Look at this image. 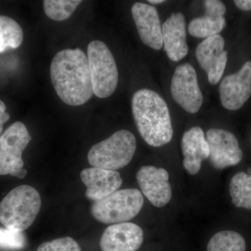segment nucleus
Here are the masks:
<instances>
[{"label":"nucleus","mask_w":251,"mask_h":251,"mask_svg":"<svg viewBox=\"0 0 251 251\" xmlns=\"http://www.w3.org/2000/svg\"><path fill=\"white\" fill-rule=\"evenodd\" d=\"M50 78L59 99L67 105H83L94 94L87 55L80 49L62 50L54 55Z\"/></svg>","instance_id":"obj_1"},{"label":"nucleus","mask_w":251,"mask_h":251,"mask_svg":"<svg viewBox=\"0 0 251 251\" xmlns=\"http://www.w3.org/2000/svg\"><path fill=\"white\" fill-rule=\"evenodd\" d=\"M131 108L137 128L149 145L160 148L171 141L174 132L171 113L160 94L150 89L137 91Z\"/></svg>","instance_id":"obj_2"},{"label":"nucleus","mask_w":251,"mask_h":251,"mask_svg":"<svg viewBox=\"0 0 251 251\" xmlns=\"http://www.w3.org/2000/svg\"><path fill=\"white\" fill-rule=\"evenodd\" d=\"M41 206L37 190L27 185L17 186L0 202V222L6 228L23 232L34 224Z\"/></svg>","instance_id":"obj_3"},{"label":"nucleus","mask_w":251,"mask_h":251,"mask_svg":"<svg viewBox=\"0 0 251 251\" xmlns=\"http://www.w3.org/2000/svg\"><path fill=\"white\" fill-rule=\"evenodd\" d=\"M136 148L134 135L129 130H120L92 146L87 159L94 168L116 171L129 164Z\"/></svg>","instance_id":"obj_4"},{"label":"nucleus","mask_w":251,"mask_h":251,"mask_svg":"<svg viewBox=\"0 0 251 251\" xmlns=\"http://www.w3.org/2000/svg\"><path fill=\"white\" fill-rule=\"evenodd\" d=\"M144 204L143 194L135 188L118 190L106 198L94 202L91 213L104 224L126 223L139 214Z\"/></svg>","instance_id":"obj_5"},{"label":"nucleus","mask_w":251,"mask_h":251,"mask_svg":"<svg viewBox=\"0 0 251 251\" xmlns=\"http://www.w3.org/2000/svg\"><path fill=\"white\" fill-rule=\"evenodd\" d=\"M87 59L94 94L100 99L108 98L118 85V69L113 54L105 43L96 40L89 44Z\"/></svg>","instance_id":"obj_6"},{"label":"nucleus","mask_w":251,"mask_h":251,"mask_svg":"<svg viewBox=\"0 0 251 251\" xmlns=\"http://www.w3.org/2000/svg\"><path fill=\"white\" fill-rule=\"evenodd\" d=\"M27 127L21 122L10 126L0 136V175H10L23 179L27 171L23 168V153L31 141Z\"/></svg>","instance_id":"obj_7"},{"label":"nucleus","mask_w":251,"mask_h":251,"mask_svg":"<svg viewBox=\"0 0 251 251\" xmlns=\"http://www.w3.org/2000/svg\"><path fill=\"white\" fill-rule=\"evenodd\" d=\"M171 91L175 101L185 111L196 114L201 110L204 98L197 74L191 64L185 63L176 68L172 77Z\"/></svg>","instance_id":"obj_8"},{"label":"nucleus","mask_w":251,"mask_h":251,"mask_svg":"<svg viewBox=\"0 0 251 251\" xmlns=\"http://www.w3.org/2000/svg\"><path fill=\"white\" fill-rule=\"evenodd\" d=\"M209 148V160L216 170L237 166L243 158V152L235 135L220 128H210L206 132Z\"/></svg>","instance_id":"obj_9"},{"label":"nucleus","mask_w":251,"mask_h":251,"mask_svg":"<svg viewBox=\"0 0 251 251\" xmlns=\"http://www.w3.org/2000/svg\"><path fill=\"white\" fill-rule=\"evenodd\" d=\"M219 92L225 108L231 111L242 108L251 95V60L244 63L239 72L224 77Z\"/></svg>","instance_id":"obj_10"},{"label":"nucleus","mask_w":251,"mask_h":251,"mask_svg":"<svg viewBox=\"0 0 251 251\" xmlns=\"http://www.w3.org/2000/svg\"><path fill=\"white\" fill-rule=\"evenodd\" d=\"M225 44L224 37L218 34L204 39L196 49V59L207 74L211 85L219 83L227 66V52L225 50Z\"/></svg>","instance_id":"obj_11"},{"label":"nucleus","mask_w":251,"mask_h":251,"mask_svg":"<svg viewBox=\"0 0 251 251\" xmlns=\"http://www.w3.org/2000/svg\"><path fill=\"white\" fill-rule=\"evenodd\" d=\"M142 192L156 207L161 208L171 201L172 187L169 174L164 168L152 166H143L136 174Z\"/></svg>","instance_id":"obj_12"},{"label":"nucleus","mask_w":251,"mask_h":251,"mask_svg":"<svg viewBox=\"0 0 251 251\" xmlns=\"http://www.w3.org/2000/svg\"><path fill=\"white\" fill-rule=\"evenodd\" d=\"M143 240V231L140 226L133 223H121L105 229L100 238V247L102 251H136Z\"/></svg>","instance_id":"obj_13"},{"label":"nucleus","mask_w":251,"mask_h":251,"mask_svg":"<svg viewBox=\"0 0 251 251\" xmlns=\"http://www.w3.org/2000/svg\"><path fill=\"white\" fill-rule=\"evenodd\" d=\"M131 14L138 34L145 45L155 50L163 46L159 15L154 6L136 2L132 6Z\"/></svg>","instance_id":"obj_14"},{"label":"nucleus","mask_w":251,"mask_h":251,"mask_svg":"<svg viewBox=\"0 0 251 251\" xmlns=\"http://www.w3.org/2000/svg\"><path fill=\"white\" fill-rule=\"evenodd\" d=\"M80 179L87 187L86 198L94 202L100 201L118 191L123 183L118 172L94 167L82 171Z\"/></svg>","instance_id":"obj_15"},{"label":"nucleus","mask_w":251,"mask_h":251,"mask_svg":"<svg viewBox=\"0 0 251 251\" xmlns=\"http://www.w3.org/2000/svg\"><path fill=\"white\" fill-rule=\"evenodd\" d=\"M163 43L168 58L177 62L188 52L186 21L182 13H173L162 27Z\"/></svg>","instance_id":"obj_16"},{"label":"nucleus","mask_w":251,"mask_h":251,"mask_svg":"<svg viewBox=\"0 0 251 251\" xmlns=\"http://www.w3.org/2000/svg\"><path fill=\"white\" fill-rule=\"evenodd\" d=\"M181 151L184 169L190 175H197L202 161L209 156V145L201 127L194 126L185 132L181 139Z\"/></svg>","instance_id":"obj_17"},{"label":"nucleus","mask_w":251,"mask_h":251,"mask_svg":"<svg viewBox=\"0 0 251 251\" xmlns=\"http://www.w3.org/2000/svg\"><path fill=\"white\" fill-rule=\"evenodd\" d=\"M226 26L225 16L205 14L194 18L188 25V32L193 37L207 39L219 34Z\"/></svg>","instance_id":"obj_18"},{"label":"nucleus","mask_w":251,"mask_h":251,"mask_svg":"<svg viewBox=\"0 0 251 251\" xmlns=\"http://www.w3.org/2000/svg\"><path fill=\"white\" fill-rule=\"evenodd\" d=\"M22 27L13 18L0 16V54L16 49L23 44Z\"/></svg>","instance_id":"obj_19"},{"label":"nucleus","mask_w":251,"mask_h":251,"mask_svg":"<svg viewBox=\"0 0 251 251\" xmlns=\"http://www.w3.org/2000/svg\"><path fill=\"white\" fill-rule=\"evenodd\" d=\"M232 202L238 208L251 209V175L239 172L229 182Z\"/></svg>","instance_id":"obj_20"},{"label":"nucleus","mask_w":251,"mask_h":251,"mask_svg":"<svg viewBox=\"0 0 251 251\" xmlns=\"http://www.w3.org/2000/svg\"><path fill=\"white\" fill-rule=\"evenodd\" d=\"M245 239L237 232L221 231L211 238L206 251H246Z\"/></svg>","instance_id":"obj_21"},{"label":"nucleus","mask_w":251,"mask_h":251,"mask_svg":"<svg viewBox=\"0 0 251 251\" xmlns=\"http://www.w3.org/2000/svg\"><path fill=\"white\" fill-rule=\"evenodd\" d=\"M44 9L46 16L55 21H63L70 18L77 6L79 0H45Z\"/></svg>","instance_id":"obj_22"},{"label":"nucleus","mask_w":251,"mask_h":251,"mask_svg":"<svg viewBox=\"0 0 251 251\" xmlns=\"http://www.w3.org/2000/svg\"><path fill=\"white\" fill-rule=\"evenodd\" d=\"M26 239L22 232H15L6 227H0V249L7 251L22 250Z\"/></svg>","instance_id":"obj_23"},{"label":"nucleus","mask_w":251,"mask_h":251,"mask_svg":"<svg viewBox=\"0 0 251 251\" xmlns=\"http://www.w3.org/2000/svg\"><path fill=\"white\" fill-rule=\"evenodd\" d=\"M36 251H81V249L76 241L66 237L43 243Z\"/></svg>","instance_id":"obj_24"},{"label":"nucleus","mask_w":251,"mask_h":251,"mask_svg":"<svg viewBox=\"0 0 251 251\" xmlns=\"http://www.w3.org/2000/svg\"><path fill=\"white\" fill-rule=\"evenodd\" d=\"M205 14L225 16L226 13V5L219 0H206L204 1Z\"/></svg>","instance_id":"obj_25"},{"label":"nucleus","mask_w":251,"mask_h":251,"mask_svg":"<svg viewBox=\"0 0 251 251\" xmlns=\"http://www.w3.org/2000/svg\"><path fill=\"white\" fill-rule=\"evenodd\" d=\"M6 109L4 102L0 100V136L2 134L4 124L9 121L10 119L9 114L6 112Z\"/></svg>","instance_id":"obj_26"},{"label":"nucleus","mask_w":251,"mask_h":251,"mask_svg":"<svg viewBox=\"0 0 251 251\" xmlns=\"http://www.w3.org/2000/svg\"><path fill=\"white\" fill-rule=\"evenodd\" d=\"M234 3L238 9L242 11H251V0H236Z\"/></svg>","instance_id":"obj_27"},{"label":"nucleus","mask_w":251,"mask_h":251,"mask_svg":"<svg viewBox=\"0 0 251 251\" xmlns=\"http://www.w3.org/2000/svg\"><path fill=\"white\" fill-rule=\"evenodd\" d=\"M165 1L163 0H150L148 2L151 3V4H159L164 2Z\"/></svg>","instance_id":"obj_28"}]
</instances>
